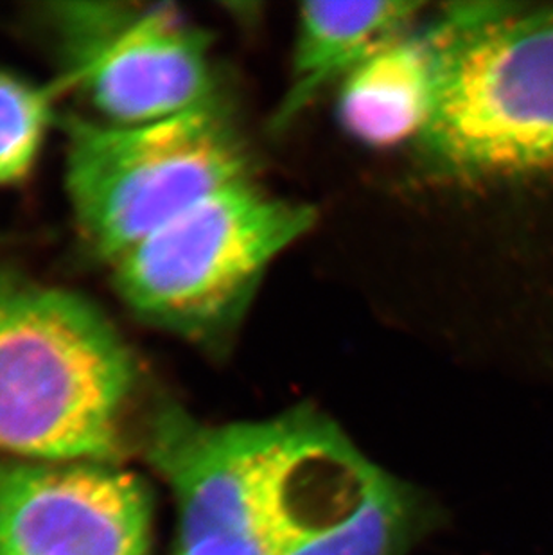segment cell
Here are the masks:
<instances>
[{"instance_id":"1","label":"cell","mask_w":553,"mask_h":555,"mask_svg":"<svg viewBox=\"0 0 553 555\" xmlns=\"http://www.w3.org/2000/svg\"><path fill=\"white\" fill-rule=\"evenodd\" d=\"M136 362L81 295L0 278V450L51 461H106Z\"/></svg>"},{"instance_id":"2","label":"cell","mask_w":553,"mask_h":555,"mask_svg":"<svg viewBox=\"0 0 553 555\" xmlns=\"http://www.w3.org/2000/svg\"><path fill=\"white\" fill-rule=\"evenodd\" d=\"M454 15L424 155L459 179L553 177V13L467 2Z\"/></svg>"},{"instance_id":"3","label":"cell","mask_w":553,"mask_h":555,"mask_svg":"<svg viewBox=\"0 0 553 555\" xmlns=\"http://www.w3.org/2000/svg\"><path fill=\"white\" fill-rule=\"evenodd\" d=\"M313 207L250 180L220 189L111 262L126 306L189 340L220 344L276 257L313 229Z\"/></svg>"},{"instance_id":"4","label":"cell","mask_w":553,"mask_h":555,"mask_svg":"<svg viewBox=\"0 0 553 555\" xmlns=\"http://www.w3.org/2000/svg\"><path fill=\"white\" fill-rule=\"evenodd\" d=\"M250 179V155L221 100L144 125H67L68 202L79 234L106 262Z\"/></svg>"},{"instance_id":"5","label":"cell","mask_w":553,"mask_h":555,"mask_svg":"<svg viewBox=\"0 0 553 555\" xmlns=\"http://www.w3.org/2000/svg\"><path fill=\"white\" fill-rule=\"evenodd\" d=\"M150 459L177 496L180 548L240 532L322 483L371 466L311 409L223 426L166 409L153 423Z\"/></svg>"},{"instance_id":"6","label":"cell","mask_w":553,"mask_h":555,"mask_svg":"<svg viewBox=\"0 0 553 555\" xmlns=\"http://www.w3.org/2000/svg\"><path fill=\"white\" fill-rule=\"evenodd\" d=\"M43 21L62 89L79 90L105 122L144 125L220 100L209 37L175 5L57 2Z\"/></svg>"},{"instance_id":"7","label":"cell","mask_w":553,"mask_h":555,"mask_svg":"<svg viewBox=\"0 0 553 555\" xmlns=\"http://www.w3.org/2000/svg\"><path fill=\"white\" fill-rule=\"evenodd\" d=\"M152 500L101 464H0V555H144Z\"/></svg>"},{"instance_id":"8","label":"cell","mask_w":553,"mask_h":555,"mask_svg":"<svg viewBox=\"0 0 553 555\" xmlns=\"http://www.w3.org/2000/svg\"><path fill=\"white\" fill-rule=\"evenodd\" d=\"M454 24L453 4L419 21L345 78L338 117L350 137L372 147L423 139L437 106Z\"/></svg>"},{"instance_id":"9","label":"cell","mask_w":553,"mask_h":555,"mask_svg":"<svg viewBox=\"0 0 553 555\" xmlns=\"http://www.w3.org/2000/svg\"><path fill=\"white\" fill-rule=\"evenodd\" d=\"M421 2H306L297 16L292 74L272 130H286L322 90L344 83L361 63L421 21Z\"/></svg>"},{"instance_id":"10","label":"cell","mask_w":553,"mask_h":555,"mask_svg":"<svg viewBox=\"0 0 553 555\" xmlns=\"http://www.w3.org/2000/svg\"><path fill=\"white\" fill-rule=\"evenodd\" d=\"M377 472L369 466L334 478L240 532L200 541L177 555H292L358 513Z\"/></svg>"},{"instance_id":"11","label":"cell","mask_w":553,"mask_h":555,"mask_svg":"<svg viewBox=\"0 0 553 555\" xmlns=\"http://www.w3.org/2000/svg\"><path fill=\"white\" fill-rule=\"evenodd\" d=\"M412 525L408 493L377 472L371 493L358 513L292 555H397Z\"/></svg>"},{"instance_id":"12","label":"cell","mask_w":553,"mask_h":555,"mask_svg":"<svg viewBox=\"0 0 553 555\" xmlns=\"http://www.w3.org/2000/svg\"><path fill=\"white\" fill-rule=\"evenodd\" d=\"M54 92L0 68V188L35 168L53 122Z\"/></svg>"}]
</instances>
